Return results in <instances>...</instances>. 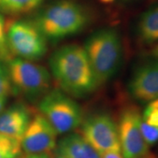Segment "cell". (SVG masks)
Instances as JSON below:
<instances>
[{
  "instance_id": "cell-1",
  "label": "cell",
  "mask_w": 158,
  "mask_h": 158,
  "mask_svg": "<svg viewBox=\"0 0 158 158\" xmlns=\"http://www.w3.org/2000/svg\"><path fill=\"white\" fill-rule=\"evenodd\" d=\"M49 66L60 86L72 96H86L98 87L86 52L80 46L67 45L56 50Z\"/></svg>"
},
{
  "instance_id": "cell-2",
  "label": "cell",
  "mask_w": 158,
  "mask_h": 158,
  "mask_svg": "<svg viewBox=\"0 0 158 158\" xmlns=\"http://www.w3.org/2000/svg\"><path fill=\"white\" fill-rule=\"evenodd\" d=\"M89 22V15L81 5L62 0L36 14L34 25L47 39L60 40L77 34Z\"/></svg>"
},
{
  "instance_id": "cell-3",
  "label": "cell",
  "mask_w": 158,
  "mask_h": 158,
  "mask_svg": "<svg viewBox=\"0 0 158 158\" xmlns=\"http://www.w3.org/2000/svg\"><path fill=\"white\" fill-rule=\"evenodd\" d=\"M98 86L106 83L118 72L123 50L118 33L115 29H101L92 34L85 44Z\"/></svg>"
},
{
  "instance_id": "cell-4",
  "label": "cell",
  "mask_w": 158,
  "mask_h": 158,
  "mask_svg": "<svg viewBox=\"0 0 158 158\" xmlns=\"http://www.w3.org/2000/svg\"><path fill=\"white\" fill-rule=\"evenodd\" d=\"M40 111L57 135L69 133L83 122L82 110L77 103L59 90L44 96L40 103Z\"/></svg>"
},
{
  "instance_id": "cell-5",
  "label": "cell",
  "mask_w": 158,
  "mask_h": 158,
  "mask_svg": "<svg viewBox=\"0 0 158 158\" xmlns=\"http://www.w3.org/2000/svg\"><path fill=\"white\" fill-rule=\"evenodd\" d=\"M6 38L11 56L27 61L44 56L48 50L47 38L33 22L14 21L7 27Z\"/></svg>"
},
{
  "instance_id": "cell-6",
  "label": "cell",
  "mask_w": 158,
  "mask_h": 158,
  "mask_svg": "<svg viewBox=\"0 0 158 158\" xmlns=\"http://www.w3.org/2000/svg\"><path fill=\"white\" fill-rule=\"evenodd\" d=\"M8 74L12 88L29 99L45 94L50 85V76L42 66L21 58L8 62Z\"/></svg>"
},
{
  "instance_id": "cell-7",
  "label": "cell",
  "mask_w": 158,
  "mask_h": 158,
  "mask_svg": "<svg viewBox=\"0 0 158 158\" xmlns=\"http://www.w3.org/2000/svg\"><path fill=\"white\" fill-rule=\"evenodd\" d=\"M141 115L135 106L125 108L120 113L118 132L120 152L124 158H152L141 131Z\"/></svg>"
},
{
  "instance_id": "cell-8",
  "label": "cell",
  "mask_w": 158,
  "mask_h": 158,
  "mask_svg": "<svg viewBox=\"0 0 158 158\" xmlns=\"http://www.w3.org/2000/svg\"><path fill=\"white\" fill-rule=\"evenodd\" d=\"M81 135L100 154L120 152L118 126L106 113H95L82 122Z\"/></svg>"
},
{
  "instance_id": "cell-9",
  "label": "cell",
  "mask_w": 158,
  "mask_h": 158,
  "mask_svg": "<svg viewBox=\"0 0 158 158\" xmlns=\"http://www.w3.org/2000/svg\"><path fill=\"white\" fill-rule=\"evenodd\" d=\"M56 132L41 113H35L21 137V150L25 154H54Z\"/></svg>"
},
{
  "instance_id": "cell-10",
  "label": "cell",
  "mask_w": 158,
  "mask_h": 158,
  "mask_svg": "<svg viewBox=\"0 0 158 158\" xmlns=\"http://www.w3.org/2000/svg\"><path fill=\"white\" fill-rule=\"evenodd\" d=\"M131 96L141 103L158 98V59L139 65L128 83Z\"/></svg>"
},
{
  "instance_id": "cell-11",
  "label": "cell",
  "mask_w": 158,
  "mask_h": 158,
  "mask_svg": "<svg viewBox=\"0 0 158 158\" xmlns=\"http://www.w3.org/2000/svg\"><path fill=\"white\" fill-rule=\"evenodd\" d=\"M54 158H102L100 153L81 135L70 134L61 139L54 152Z\"/></svg>"
},
{
  "instance_id": "cell-12",
  "label": "cell",
  "mask_w": 158,
  "mask_h": 158,
  "mask_svg": "<svg viewBox=\"0 0 158 158\" xmlns=\"http://www.w3.org/2000/svg\"><path fill=\"white\" fill-rule=\"evenodd\" d=\"M32 118L31 112L23 105H16L0 114V134L21 139Z\"/></svg>"
},
{
  "instance_id": "cell-13",
  "label": "cell",
  "mask_w": 158,
  "mask_h": 158,
  "mask_svg": "<svg viewBox=\"0 0 158 158\" xmlns=\"http://www.w3.org/2000/svg\"><path fill=\"white\" fill-rule=\"evenodd\" d=\"M137 34L142 43L158 41V4L141 14L137 24Z\"/></svg>"
},
{
  "instance_id": "cell-14",
  "label": "cell",
  "mask_w": 158,
  "mask_h": 158,
  "mask_svg": "<svg viewBox=\"0 0 158 158\" xmlns=\"http://www.w3.org/2000/svg\"><path fill=\"white\" fill-rule=\"evenodd\" d=\"M42 0H0V10L11 14H22L33 11Z\"/></svg>"
},
{
  "instance_id": "cell-15",
  "label": "cell",
  "mask_w": 158,
  "mask_h": 158,
  "mask_svg": "<svg viewBox=\"0 0 158 158\" xmlns=\"http://www.w3.org/2000/svg\"><path fill=\"white\" fill-rule=\"evenodd\" d=\"M21 139L0 134V158H17L21 154Z\"/></svg>"
},
{
  "instance_id": "cell-16",
  "label": "cell",
  "mask_w": 158,
  "mask_h": 158,
  "mask_svg": "<svg viewBox=\"0 0 158 158\" xmlns=\"http://www.w3.org/2000/svg\"><path fill=\"white\" fill-rule=\"evenodd\" d=\"M6 31L7 26L6 24V20L0 13V61L9 62L12 59V56L7 44Z\"/></svg>"
},
{
  "instance_id": "cell-17",
  "label": "cell",
  "mask_w": 158,
  "mask_h": 158,
  "mask_svg": "<svg viewBox=\"0 0 158 158\" xmlns=\"http://www.w3.org/2000/svg\"><path fill=\"white\" fill-rule=\"evenodd\" d=\"M141 120L148 125L158 127V98L148 102L143 111Z\"/></svg>"
},
{
  "instance_id": "cell-18",
  "label": "cell",
  "mask_w": 158,
  "mask_h": 158,
  "mask_svg": "<svg viewBox=\"0 0 158 158\" xmlns=\"http://www.w3.org/2000/svg\"><path fill=\"white\" fill-rule=\"evenodd\" d=\"M141 131L144 140L148 146L156 144L158 141V127L148 125L141 120Z\"/></svg>"
},
{
  "instance_id": "cell-19",
  "label": "cell",
  "mask_w": 158,
  "mask_h": 158,
  "mask_svg": "<svg viewBox=\"0 0 158 158\" xmlns=\"http://www.w3.org/2000/svg\"><path fill=\"white\" fill-rule=\"evenodd\" d=\"M12 90L10 77L8 70L0 62V97L6 98Z\"/></svg>"
},
{
  "instance_id": "cell-20",
  "label": "cell",
  "mask_w": 158,
  "mask_h": 158,
  "mask_svg": "<svg viewBox=\"0 0 158 158\" xmlns=\"http://www.w3.org/2000/svg\"><path fill=\"white\" fill-rule=\"evenodd\" d=\"M17 158H54V154H40V155H33V154H25L21 153Z\"/></svg>"
},
{
  "instance_id": "cell-21",
  "label": "cell",
  "mask_w": 158,
  "mask_h": 158,
  "mask_svg": "<svg viewBox=\"0 0 158 158\" xmlns=\"http://www.w3.org/2000/svg\"><path fill=\"white\" fill-rule=\"evenodd\" d=\"M6 98L4 97H0V113L3 111V109L5 107V105H6Z\"/></svg>"
},
{
  "instance_id": "cell-22",
  "label": "cell",
  "mask_w": 158,
  "mask_h": 158,
  "mask_svg": "<svg viewBox=\"0 0 158 158\" xmlns=\"http://www.w3.org/2000/svg\"><path fill=\"white\" fill-rule=\"evenodd\" d=\"M151 55H152L155 58L158 59V44L152 49V51H151Z\"/></svg>"
},
{
  "instance_id": "cell-23",
  "label": "cell",
  "mask_w": 158,
  "mask_h": 158,
  "mask_svg": "<svg viewBox=\"0 0 158 158\" xmlns=\"http://www.w3.org/2000/svg\"><path fill=\"white\" fill-rule=\"evenodd\" d=\"M100 1L103 2V3H112L114 0H100Z\"/></svg>"
}]
</instances>
